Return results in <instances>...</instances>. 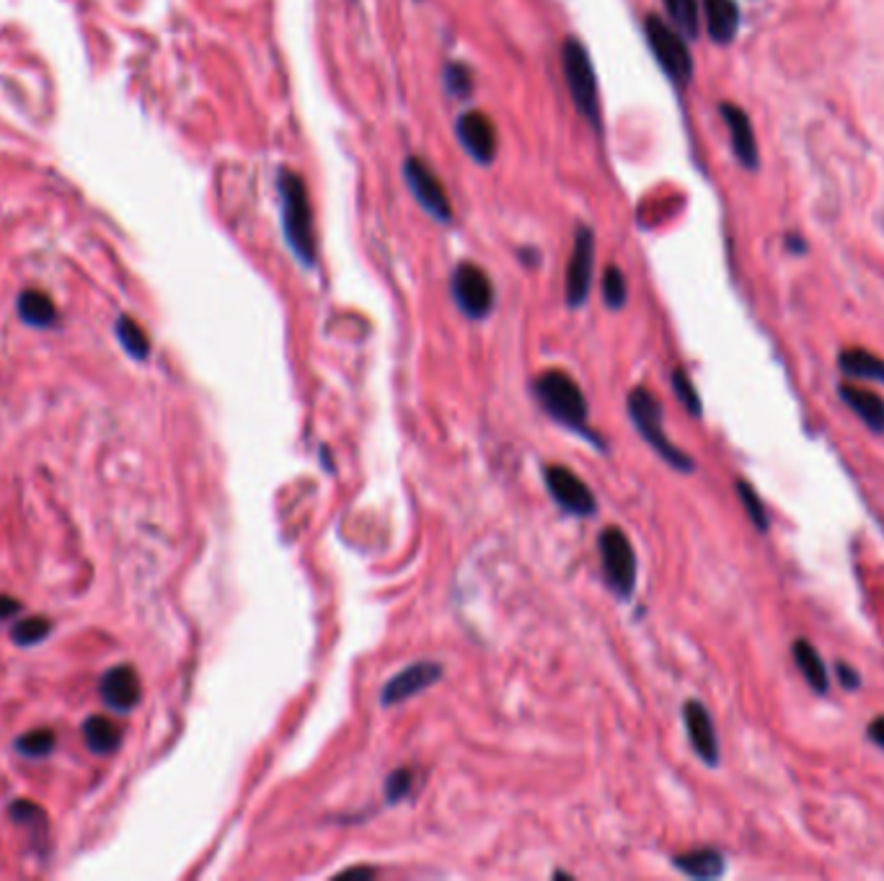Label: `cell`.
<instances>
[{
    "mask_svg": "<svg viewBox=\"0 0 884 881\" xmlns=\"http://www.w3.org/2000/svg\"><path fill=\"white\" fill-rule=\"evenodd\" d=\"M443 680V664L437 662H417L411 667L390 677L381 693L383 706H396V703L409 701V698L424 693V690Z\"/></svg>",
    "mask_w": 884,
    "mask_h": 881,
    "instance_id": "7c38bea8",
    "label": "cell"
},
{
    "mask_svg": "<svg viewBox=\"0 0 884 881\" xmlns=\"http://www.w3.org/2000/svg\"><path fill=\"white\" fill-rule=\"evenodd\" d=\"M708 37L717 44H732L740 34L742 13L734 0H701Z\"/></svg>",
    "mask_w": 884,
    "mask_h": 881,
    "instance_id": "2e32d148",
    "label": "cell"
},
{
    "mask_svg": "<svg viewBox=\"0 0 884 881\" xmlns=\"http://www.w3.org/2000/svg\"><path fill=\"white\" fill-rule=\"evenodd\" d=\"M450 293L463 316L471 321H482L495 308V284L489 274L474 261H461L450 277Z\"/></svg>",
    "mask_w": 884,
    "mask_h": 881,
    "instance_id": "52a82bcc",
    "label": "cell"
},
{
    "mask_svg": "<svg viewBox=\"0 0 884 881\" xmlns=\"http://www.w3.org/2000/svg\"><path fill=\"white\" fill-rule=\"evenodd\" d=\"M443 84L448 97L469 99L474 93V71L465 63H450L443 73Z\"/></svg>",
    "mask_w": 884,
    "mask_h": 881,
    "instance_id": "484cf974",
    "label": "cell"
},
{
    "mask_svg": "<svg viewBox=\"0 0 884 881\" xmlns=\"http://www.w3.org/2000/svg\"><path fill=\"white\" fill-rule=\"evenodd\" d=\"M11 817L16 819V822L22 825H39L44 822V815L42 809H39L37 804H29V802H16L11 806Z\"/></svg>",
    "mask_w": 884,
    "mask_h": 881,
    "instance_id": "1f68e13d",
    "label": "cell"
},
{
    "mask_svg": "<svg viewBox=\"0 0 884 881\" xmlns=\"http://www.w3.org/2000/svg\"><path fill=\"white\" fill-rule=\"evenodd\" d=\"M672 864H675V869L683 871L686 877L701 879V881L719 879L721 873L727 871L725 856L714 848H696V851L680 853V856L672 858Z\"/></svg>",
    "mask_w": 884,
    "mask_h": 881,
    "instance_id": "ac0fdd59",
    "label": "cell"
},
{
    "mask_svg": "<svg viewBox=\"0 0 884 881\" xmlns=\"http://www.w3.org/2000/svg\"><path fill=\"white\" fill-rule=\"evenodd\" d=\"M734 489H738V497H740V501H742V510H745L747 518H751V523L755 525V531H758V533H768V527H771V523H768L766 505H763V499L758 497V491H755L753 486L747 484V481H742V478L734 481Z\"/></svg>",
    "mask_w": 884,
    "mask_h": 881,
    "instance_id": "cb8c5ba5",
    "label": "cell"
},
{
    "mask_svg": "<svg viewBox=\"0 0 884 881\" xmlns=\"http://www.w3.org/2000/svg\"><path fill=\"white\" fill-rule=\"evenodd\" d=\"M719 114L725 119L727 130H730L732 140V153L738 158V164L747 171H758L760 166V151H758V140H755L753 132V122L747 117V112L742 106L732 104V101H721Z\"/></svg>",
    "mask_w": 884,
    "mask_h": 881,
    "instance_id": "4fadbf2b",
    "label": "cell"
},
{
    "mask_svg": "<svg viewBox=\"0 0 884 881\" xmlns=\"http://www.w3.org/2000/svg\"><path fill=\"white\" fill-rule=\"evenodd\" d=\"M598 548L605 582L618 598H631L633 587H637V553H633L631 540L618 527H608L600 533Z\"/></svg>",
    "mask_w": 884,
    "mask_h": 881,
    "instance_id": "8992f818",
    "label": "cell"
},
{
    "mask_svg": "<svg viewBox=\"0 0 884 881\" xmlns=\"http://www.w3.org/2000/svg\"><path fill=\"white\" fill-rule=\"evenodd\" d=\"M16 750L26 757H44L55 750V735H52V729L26 731L24 737L16 740Z\"/></svg>",
    "mask_w": 884,
    "mask_h": 881,
    "instance_id": "83f0119b",
    "label": "cell"
},
{
    "mask_svg": "<svg viewBox=\"0 0 884 881\" xmlns=\"http://www.w3.org/2000/svg\"><path fill=\"white\" fill-rule=\"evenodd\" d=\"M562 73L566 80L572 104L579 112V117L590 122L600 130V91L598 76L592 67V58L587 47L577 37H566L562 42Z\"/></svg>",
    "mask_w": 884,
    "mask_h": 881,
    "instance_id": "3957f363",
    "label": "cell"
},
{
    "mask_svg": "<svg viewBox=\"0 0 884 881\" xmlns=\"http://www.w3.org/2000/svg\"><path fill=\"white\" fill-rule=\"evenodd\" d=\"M600 290H603V301L611 310H620L629 301V284H626V277L618 267H608L603 272V280H600Z\"/></svg>",
    "mask_w": 884,
    "mask_h": 881,
    "instance_id": "4316f807",
    "label": "cell"
},
{
    "mask_svg": "<svg viewBox=\"0 0 884 881\" xmlns=\"http://www.w3.org/2000/svg\"><path fill=\"white\" fill-rule=\"evenodd\" d=\"M867 735H869V740H872L876 748H882L884 750V714L882 716H876L872 724H869V729H867Z\"/></svg>",
    "mask_w": 884,
    "mask_h": 881,
    "instance_id": "836d02e7",
    "label": "cell"
},
{
    "mask_svg": "<svg viewBox=\"0 0 884 881\" xmlns=\"http://www.w3.org/2000/svg\"><path fill=\"white\" fill-rule=\"evenodd\" d=\"M18 316H22L24 323H29V327H52V323L57 321V310H55V303H52L50 295L39 293V290H26L18 297Z\"/></svg>",
    "mask_w": 884,
    "mask_h": 881,
    "instance_id": "7402d4cb",
    "label": "cell"
},
{
    "mask_svg": "<svg viewBox=\"0 0 884 881\" xmlns=\"http://www.w3.org/2000/svg\"><path fill=\"white\" fill-rule=\"evenodd\" d=\"M626 404H629L631 422L637 424L639 435L644 437L646 443H650V447H654V452H657L659 458H665L675 471L693 473V469H696L693 458L686 456L680 447H675L665 435V430H663V404L657 401V396H654V393L646 391V388H633L629 393V401H626Z\"/></svg>",
    "mask_w": 884,
    "mask_h": 881,
    "instance_id": "277c9868",
    "label": "cell"
},
{
    "mask_svg": "<svg viewBox=\"0 0 884 881\" xmlns=\"http://www.w3.org/2000/svg\"><path fill=\"white\" fill-rule=\"evenodd\" d=\"M683 722L688 729V740H691L696 755L706 765H719V740H717V729H714L712 716L704 703L699 701H688L683 706Z\"/></svg>",
    "mask_w": 884,
    "mask_h": 881,
    "instance_id": "5bb4252c",
    "label": "cell"
},
{
    "mask_svg": "<svg viewBox=\"0 0 884 881\" xmlns=\"http://www.w3.org/2000/svg\"><path fill=\"white\" fill-rule=\"evenodd\" d=\"M117 336L130 357L145 359L148 355H151V342H148V334L132 321L130 316H123L117 321Z\"/></svg>",
    "mask_w": 884,
    "mask_h": 881,
    "instance_id": "d4e9b609",
    "label": "cell"
},
{
    "mask_svg": "<svg viewBox=\"0 0 884 881\" xmlns=\"http://www.w3.org/2000/svg\"><path fill=\"white\" fill-rule=\"evenodd\" d=\"M838 393L848 409H851L869 430L876 432V435H884V398L880 393L872 388H861V385L854 383H841Z\"/></svg>",
    "mask_w": 884,
    "mask_h": 881,
    "instance_id": "e0dca14e",
    "label": "cell"
},
{
    "mask_svg": "<svg viewBox=\"0 0 884 881\" xmlns=\"http://www.w3.org/2000/svg\"><path fill=\"white\" fill-rule=\"evenodd\" d=\"M342 877H373V871H370V869H349V871H344Z\"/></svg>",
    "mask_w": 884,
    "mask_h": 881,
    "instance_id": "8d00e7d4",
    "label": "cell"
},
{
    "mask_svg": "<svg viewBox=\"0 0 884 881\" xmlns=\"http://www.w3.org/2000/svg\"><path fill=\"white\" fill-rule=\"evenodd\" d=\"M592 272H595V233H592V228L579 226L564 277V295L569 308H582L587 303Z\"/></svg>",
    "mask_w": 884,
    "mask_h": 881,
    "instance_id": "9c48e42d",
    "label": "cell"
},
{
    "mask_svg": "<svg viewBox=\"0 0 884 881\" xmlns=\"http://www.w3.org/2000/svg\"><path fill=\"white\" fill-rule=\"evenodd\" d=\"M546 486H549V494L562 507L564 512L575 514V518H590L595 514V497L587 489V484L577 476L575 471L564 469V465H549L543 471Z\"/></svg>",
    "mask_w": 884,
    "mask_h": 881,
    "instance_id": "30bf717a",
    "label": "cell"
},
{
    "mask_svg": "<svg viewBox=\"0 0 884 881\" xmlns=\"http://www.w3.org/2000/svg\"><path fill=\"white\" fill-rule=\"evenodd\" d=\"M672 388H675V396H678V401L686 406L688 413H693V417H701V396L696 391V385L691 383V378H688L686 370H675L672 372Z\"/></svg>",
    "mask_w": 884,
    "mask_h": 881,
    "instance_id": "f546056e",
    "label": "cell"
},
{
    "mask_svg": "<svg viewBox=\"0 0 884 881\" xmlns=\"http://www.w3.org/2000/svg\"><path fill=\"white\" fill-rule=\"evenodd\" d=\"M670 24L686 37H699L701 31V0H663Z\"/></svg>",
    "mask_w": 884,
    "mask_h": 881,
    "instance_id": "603a6c76",
    "label": "cell"
},
{
    "mask_svg": "<svg viewBox=\"0 0 884 881\" xmlns=\"http://www.w3.org/2000/svg\"><path fill=\"white\" fill-rule=\"evenodd\" d=\"M99 693L112 711L125 714V711H132L138 706L143 688H140L138 673L132 667H127V664H119V667H112L110 673L101 677Z\"/></svg>",
    "mask_w": 884,
    "mask_h": 881,
    "instance_id": "9a60e30c",
    "label": "cell"
},
{
    "mask_svg": "<svg viewBox=\"0 0 884 881\" xmlns=\"http://www.w3.org/2000/svg\"><path fill=\"white\" fill-rule=\"evenodd\" d=\"M411 783H414V776H411V770L401 768V770L390 773L388 781H386L388 804H396V802H401V799H407V794L411 791Z\"/></svg>",
    "mask_w": 884,
    "mask_h": 881,
    "instance_id": "4dcf8cb0",
    "label": "cell"
},
{
    "mask_svg": "<svg viewBox=\"0 0 884 881\" xmlns=\"http://www.w3.org/2000/svg\"><path fill=\"white\" fill-rule=\"evenodd\" d=\"M786 246L792 248V254H805V251H807V241L802 239V235L789 233V235H786Z\"/></svg>",
    "mask_w": 884,
    "mask_h": 881,
    "instance_id": "d590c367",
    "label": "cell"
},
{
    "mask_svg": "<svg viewBox=\"0 0 884 881\" xmlns=\"http://www.w3.org/2000/svg\"><path fill=\"white\" fill-rule=\"evenodd\" d=\"M792 654H794V664L799 667L802 677L807 680V686L812 688L818 695H825L830 690V675H828L825 662H822V656L818 654V649H815L807 639H799V641H794Z\"/></svg>",
    "mask_w": 884,
    "mask_h": 881,
    "instance_id": "d6986e66",
    "label": "cell"
},
{
    "mask_svg": "<svg viewBox=\"0 0 884 881\" xmlns=\"http://www.w3.org/2000/svg\"><path fill=\"white\" fill-rule=\"evenodd\" d=\"M646 44H650L654 60L663 67V73L672 84L688 86L693 80V55L688 50L686 34H680L672 24H667L659 16L644 18Z\"/></svg>",
    "mask_w": 884,
    "mask_h": 881,
    "instance_id": "5b68a950",
    "label": "cell"
},
{
    "mask_svg": "<svg viewBox=\"0 0 884 881\" xmlns=\"http://www.w3.org/2000/svg\"><path fill=\"white\" fill-rule=\"evenodd\" d=\"M277 189H280V205H282V230H285V241L293 256L306 269L316 267V233H313V209H310L308 187L300 174L282 168L277 176Z\"/></svg>",
    "mask_w": 884,
    "mask_h": 881,
    "instance_id": "6da1fadb",
    "label": "cell"
},
{
    "mask_svg": "<svg viewBox=\"0 0 884 881\" xmlns=\"http://www.w3.org/2000/svg\"><path fill=\"white\" fill-rule=\"evenodd\" d=\"M403 179H407L409 192L414 194V200L420 202L430 218L443 222V226H448V222L453 220L450 196L445 192V184L437 179V174L432 171L427 161L420 158V155H409V158L403 161Z\"/></svg>",
    "mask_w": 884,
    "mask_h": 881,
    "instance_id": "ba28073f",
    "label": "cell"
},
{
    "mask_svg": "<svg viewBox=\"0 0 884 881\" xmlns=\"http://www.w3.org/2000/svg\"><path fill=\"white\" fill-rule=\"evenodd\" d=\"M533 391H536L538 404L543 406V411L549 413L553 422L577 432V435L590 437L592 443L600 445V439L592 435L590 424H587L590 411H587V401L575 378L566 375L562 370H549L543 375H538Z\"/></svg>",
    "mask_w": 884,
    "mask_h": 881,
    "instance_id": "7a4b0ae2",
    "label": "cell"
},
{
    "mask_svg": "<svg viewBox=\"0 0 884 881\" xmlns=\"http://www.w3.org/2000/svg\"><path fill=\"white\" fill-rule=\"evenodd\" d=\"M835 673H838V682L843 688L846 690H856L861 686V677H859V673H856V669L851 667V664H846V662H838L835 664Z\"/></svg>",
    "mask_w": 884,
    "mask_h": 881,
    "instance_id": "d6a6232c",
    "label": "cell"
},
{
    "mask_svg": "<svg viewBox=\"0 0 884 881\" xmlns=\"http://www.w3.org/2000/svg\"><path fill=\"white\" fill-rule=\"evenodd\" d=\"M458 142L476 164L489 166L497 155V130L484 112H463L456 122Z\"/></svg>",
    "mask_w": 884,
    "mask_h": 881,
    "instance_id": "8fae6325",
    "label": "cell"
},
{
    "mask_svg": "<svg viewBox=\"0 0 884 881\" xmlns=\"http://www.w3.org/2000/svg\"><path fill=\"white\" fill-rule=\"evenodd\" d=\"M838 368L846 375L859 378V381H872L884 385V359L876 357L874 352L851 347L843 349L838 355Z\"/></svg>",
    "mask_w": 884,
    "mask_h": 881,
    "instance_id": "ffe728a7",
    "label": "cell"
},
{
    "mask_svg": "<svg viewBox=\"0 0 884 881\" xmlns=\"http://www.w3.org/2000/svg\"><path fill=\"white\" fill-rule=\"evenodd\" d=\"M18 610H22V602L9 598V595H0V621L11 618V615H16Z\"/></svg>",
    "mask_w": 884,
    "mask_h": 881,
    "instance_id": "e575fe53",
    "label": "cell"
},
{
    "mask_svg": "<svg viewBox=\"0 0 884 881\" xmlns=\"http://www.w3.org/2000/svg\"><path fill=\"white\" fill-rule=\"evenodd\" d=\"M50 621L47 618H39V615H31V618H24L18 621L16 626H13V641L22 643V647H31V643H39L47 639V634H50Z\"/></svg>",
    "mask_w": 884,
    "mask_h": 881,
    "instance_id": "f1b7e54d",
    "label": "cell"
},
{
    "mask_svg": "<svg viewBox=\"0 0 884 881\" xmlns=\"http://www.w3.org/2000/svg\"><path fill=\"white\" fill-rule=\"evenodd\" d=\"M84 740L97 755H112L123 742V731L106 716H91L84 724Z\"/></svg>",
    "mask_w": 884,
    "mask_h": 881,
    "instance_id": "44dd1931",
    "label": "cell"
}]
</instances>
